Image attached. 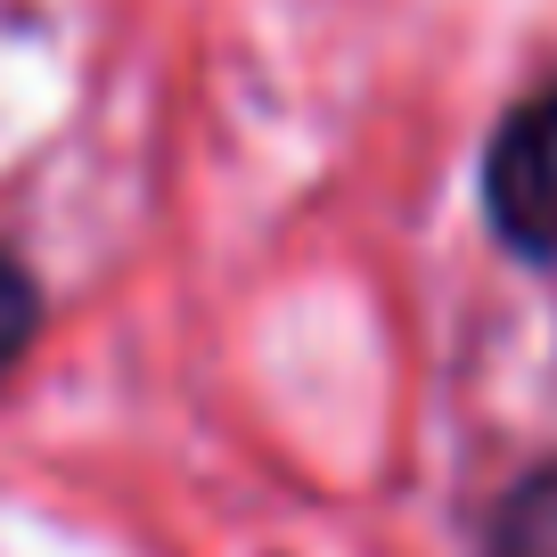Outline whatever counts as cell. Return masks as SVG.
<instances>
[{"label": "cell", "mask_w": 557, "mask_h": 557, "mask_svg": "<svg viewBox=\"0 0 557 557\" xmlns=\"http://www.w3.org/2000/svg\"><path fill=\"white\" fill-rule=\"evenodd\" d=\"M484 206L517 255L557 262V90L524 99L517 115L492 132L484 157Z\"/></svg>", "instance_id": "6da1fadb"}, {"label": "cell", "mask_w": 557, "mask_h": 557, "mask_svg": "<svg viewBox=\"0 0 557 557\" xmlns=\"http://www.w3.org/2000/svg\"><path fill=\"white\" fill-rule=\"evenodd\" d=\"M484 557H557V468L524 475V484L500 500Z\"/></svg>", "instance_id": "7a4b0ae2"}, {"label": "cell", "mask_w": 557, "mask_h": 557, "mask_svg": "<svg viewBox=\"0 0 557 557\" xmlns=\"http://www.w3.org/2000/svg\"><path fill=\"white\" fill-rule=\"evenodd\" d=\"M34 320H41V296H34V278H25L17 262L0 255V377H9V361H17V352L34 345Z\"/></svg>", "instance_id": "3957f363"}]
</instances>
